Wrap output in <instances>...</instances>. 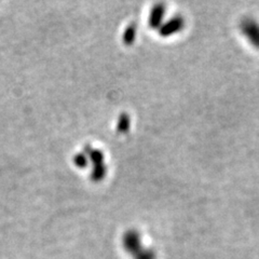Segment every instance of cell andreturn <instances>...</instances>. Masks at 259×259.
Masks as SVG:
<instances>
[{"mask_svg":"<svg viewBox=\"0 0 259 259\" xmlns=\"http://www.w3.org/2000/svg\"><path fill=\"white\" fill-rule=\"evenodd\" d=\"M240 29L251 45L259 50V23L252 18H245L240 22Z\"/></svg>","mask_w":259,"mask_h":259,"instance_id":"cell-1","label":"cell"}]
</instances>
